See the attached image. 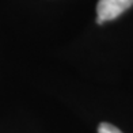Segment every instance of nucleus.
<instances>
[{
	"mask_svg": "<svg viewBox=\"0 0 133 133\" xmlns=\"http://www.w3.org/2000/svg\"><path fill=\"white\" fill-rule=\"evenodd\" d=\"M130 5H133V0H99L96 4V22L103 23L116 19Z\"/></svg>",
	"mask_w": 133,
	"mask_h": 133,
	"instance_id": "f257e3e1",
	"label": "nucleus"
},
{
	"mask_svg": "<svg viewBox=\"0 0 133 133\" xmlns=\"http://www.w3.org/2000/svg\"><path fill=\"white\" fill-rule=\"evenodd\" d=\"M98 133H122L118 128H116L114 125L111 124H107V122H102L98 128Z\"/></svg>",
	"mask_w": 133,
	"mask_h": 133,
	"instance_id": "f03ea898",
	"label": "nucleus"
}]
</instances>
